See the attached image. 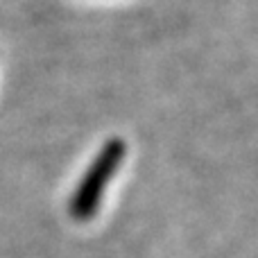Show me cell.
<instances>
[{"instance_id": "cell-1", "label": "cell", "mask_w": 258, "mask_h": 258, "mask_svg": "<svg viewBox=\"0 0 258 258\" xmlns=\"http://www.w3.org/2000/svg\"><path fill=\"white\" fill-rule=\"evenodd\" d=\"M125 152L127 147L120 138H111L100 147L98 156L86 168L84 177L80 179V183H77L75 192L71 197V204H68V211L75 220L84 222V220L93 218L98 213L104 190H107L109 181L116 177L118 168L125 159Z\"/></svg>"}]
</instances>
